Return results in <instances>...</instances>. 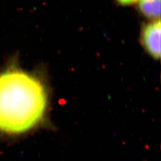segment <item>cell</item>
<instances>
[{
  "instance_id": "6da1fadb",
  "label": "cell",
  "mask_w": 161,
  "mask_h": 161,
  "mask_svg": "<svg viewBox=\"0 0 161 161\" xmlns=\"http://www.w3.org/2000/svg\"><path fill=\"white\" fill-rule=\"evenodd\" d=\"M48 95L40 80L14 59L0 72V133L19 135L42 121Z\"/></svg>"
},
{
  "instance_id": "277c9868",
  "label": "cell",
  "mask_w": 161,
  "mask_h": 161,
  "mask_svg": "<svg viewBox=\"0 0 161 161\" xmlns=\"http://www.w3.org/2000/svg\"><path fill=\"white\" fill-rule=\"evenodd\" d=\"M115 2L119 6H130L136 4L138 0H115Z\"/></svg>"
},
{
  "instance_id": "3957f363",
  "label": "cell",
  "mask_w": 161,
  "mask_h": 161,
  "mask_svg": "<svg viewBox=\"0 0 161 161\" xmlns=\"http://www.w3.org/2000/svg\"><path fill=\"white\" fill-rule=\"evenodd\" d=\"M138 12L149 20L161 19V0H138Z\"/></svg>"
},
{
  "instance_id": "7a4b0ae2",
  "label": "cell",
  "mask_w": 161,
  "mask_h": 161,
  "mask_svg": "<svg viewBox=\"0 0 161 161\" xmlns=\"http://www.w3.org/2000/svg\"><path fill=\"white\" fill-rule=\"evenodd\" d=\"M161 19L142 25L140 40L143 48L155 60L161 57Z\"/></svg>"
}]
</instances>
